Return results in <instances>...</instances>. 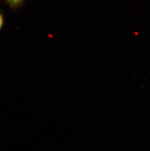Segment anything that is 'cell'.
<instances>
[{"mask_svg":"<svg viewBox=\"0 0 150 151\" xmlns=\"http://www.w3.org/2000/svg\"><path fill=\"white\" fill-rule=\"evenodd\" d=\"M6 1L10 7L16 8L21 6L25 0H6Z\"/></svg>","mask_w":150,"mask_h":151,"instance_id":"1","label":"cell"},{"mask_svg":"<svg viewBox=\"0 0 150 151\" xmlns=\"http://www.w3.org/2000/svg\"><path fill=\"white\" fill-rule=\"evenodd\" d=\"M3 24H4V18L1 13H0V30L1 29Z\"/></svg>","mask_w":150,"mask_h":151,"instance_id":"2","label":"cell"}]
</instances>
